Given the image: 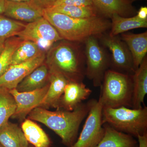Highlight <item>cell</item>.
Listing matches in <instances>:
<instances>
[{
	"label": "cell",
	"instance_id": "36",
	"mask_svg": "<svg viewBox=\"0 0 147 147\" xmlns=\"http://www.w3.org/2000/svg\"><path fill=\"white\" fill-rule=\"evenodd\" d=\"M0 147H4L3 146H2L1 144H0Z\"/></svg>",
	"mask_w": 147,
	"mask_h": 147
},
{
	"label": "cell",
	"instance_id": "18",
	"mask_svg": "<svg viewBox=\"0 0 147 147\" xmlns=\"http://www.w3.org/2000/svg\"><path fill=\"white\" fill-rule=\"evenodd\" d=\"M93 5L101 16L111 18L113 14L125 17L134 12L128 0H92Z\"/></svg>",
	"mask_w": 147,
	"mask_h": 147
},
{
	"label": "cell",
	"instance_id": "35",
	"mask_svg": "<svg viewBox=\"0 0 147 147\" xmlns=\"http://www.w3.org/2000/svg\"><path fill=\"white\" fill-rule=\"evenodd\" d=\"M28 147H34L32 145H30H30H29Z\"/></svg>",
	"mask_w": 147,
	"mask_h": 147
},
{
	"label": "cell",
	"instance_id": "29",
	"mask_svg": "<svg viewBox=\"0 0 147 147\" xmlns=\"http://www.w3.org/2000/svg\"><path fill=\"white\" fill-rule=\"evenodd\" d=\"M42 9H48L55 5L58 0H30Z\"/></svg>",
	"mask_w": 147,
	"mask_h": 147
},
{
	"label": "cell",
	"instance_id": "21",
	"mask_svg": "<svg viewBox=\"0 0 147 147\" xmlns=\"http://www.w3.org/2000/svg\"><path fill=\"white\" fill-rule=\"evenodd\" d=\"M21 129L28 143L34 147H50L51 140L44 130L34 122L26 119L22 123Z\"/></svg>",
	"mask_w": 147,
	"mask_h": 147
},
{
	"label": "cell",
	"instance_id": "15",
	"mask_svg": "<svg viewBox=\"0 0 147 147\" xmlns=\"http://www.w3.org/2000/svg\"><path fill=\"white\" fill-rule=\"evenodd\" d=\"M120 38L126 43L131 53L135 70L147 56V32L139 34L123 33Z\"/></svg>",
	"mask_w": 147,
	"mask_h": 147
},
{
	"label": "cell",
	"instance_id": "5",
	"mask_svg": "<svg viewBox=\"0 0 147 147\" xmlns=\"http://www.w3.org/2000/svg\"><path fill=\"white\" fill-rule=\"evenodd\" d=\"M103 124L107 123L118 131L137 138L147 133V107L135 109L121 106L103 108Z\"/></svg>",
	"mask_w": 147,
	"mask_h": 147
},
{
	"label": "cell",
	"instance_id": "26",
	"mask_svg": "<svg viewBox=\"0 0 147 147\" xmlns=\"http://www.w3.org/2000/svg\"><path fill=\"white\" fill-rule=\"evenodd\" d=\"M26 25L3 14L0 15V42L4 43L9 38L17 36Z\"/></svg>",
	"mask_w": 147,
	"mask_h": 147
},
{
	"label": "cell",
	"instance_id": "22",
	"mask_svg": "<svg viewBox=\"0 0 147 147\" xmlns=\"http://www.w3.org/2000/svg\"><path fill=\"white\" fill-rule=\"evenodd\" d=\"M110 18L111 28L109 34L112 36H119L130 30L147 27V20H141L136 15L127 17L114 14Z\"/></svg>",
	"mask_w": 147,
	"mask_h": 147
},
{
	"label": "cell",
	"instance_id": "12",
	"mask_svg": "<svg viewBox=\"0 0 147 147\" xmlns=\"http://www.w3.org/2000/svg\"><path fill=\"white\" fill-rule=\"evenodd\" d=\"M43 9L31 1H14L6 0L3 15L8 18L28 24L43 17Z\"/></svg>",
	"mask_w": 147,
	"mask_h": 147
},
{
	"label": "cell",
	"instance_id": "25",
	"mask_svg": "<svg viewBox=\"0 0 147 147\" xmlns=\"http://www.w3.org/2000/svg\"><path fill=\"white\" fill-rule=\"evenodd\" d=\"M16 103L9 90L0 87V127L12 117L16 109Z\"/></svg>",
	"mask_w": 147,
	"mask_h": 147
},
{
	"label": "cell",
	"instance_id": "3",
	"mask_svg": "<svg viewBox=\"0 0 147 147\" xmlns=\"http://www.w3.org/2000/svg\"><path fill=\"white\" fill-rule=\"evenodd\" d=\"M61 42L52 48L48 58V68L63 74L69 82H83L86 77L84 47L70 41Z\"/></svg>",
	"mask_w": 147,
	"mask_h": 147
},
{
	"label": "cell",
	"instance_id": "9",
	"mask_svg": "<svg viewBox=\"0 0 147 147\" xmlns=\"http://www.w3.org/2000/svg\"><path fill=\"white\" fill-rule=\"evenodd\" d=\"M17 36L22 40L35 42L44 52L55 42L63 40L55 28L43 17L26 24Z\"/></svg>",
	"mask_w": 147,
	"mask_h": 147
},
{
	"label": "cell",
	"instance_id": "19",
	"mask_svg": "<svg viewBox=\"0 0 147 147\" xmlns=\"http://www.w3.org/2000/svg\"><path fill=\"white\" fill-rule=\"evenodd\" d=\"M48 66L42 63L28 74L16 87L19 92L32 91L41 88L49 83Z\"/></svg>",
	"mask_w": 147,
	"mask_h": 147
},
{
	"label": "cell",
	"instance_id": "24",
	"mask_svg": "<svg viewBox=\"0 0 147 147\" xmlns=\"http://www.w3.org/2000/svg\"><path fill=\"white\" fill-rule=\"evenodd\" d=\"M48 9L74 18H88L101 16L94 5L76 6L57 5L53 6Z\"/></svg>",
	"mask_w": 147,
	"mask_h": 147
},
{
	"label": "cell",
	"instance_id": "34",
	"mask_svg": "<svg viewBox=\"0 0 147 147\" xmlns=\"http://www.w3.org/2000/svg\"><path fill=\"white\" fill-rule=\"evenodd\" d=\"M10 1H28L30 0H10Z\"/></svg>",
	"mask_w": 147,
	"mask_h": 147
},
{
	"label": "cell",
	"instance_id": "17",
	"mask_svg": "<svg viewBox=\"0 0 147 147\" xmlns=\"http://www.w3.org/2000/svg\"><path fill=\"white\" fill-rule=\"evenodd\" d=\"M104 136L96 147H139L138 140L129 134L116 130L104 123Z\"/></svg>",
	"mask_w": 147,
	"mask_h": 147
},
{
	"label": "cell",
	"instance_id": "1",
	"mask_svg": "<svg viewBox=\"0 0 147 147\" xmlns=\"http://www.w3.org/2000/svg\"><path fill=\"white\" fill-rule=\"evenodd\" d=\"M90 100L72 111H50L38 107L28 115L30 119L45 125L59 136L62 144L71 147L77 140L79 127L89 112Z\"/></svg>",
	"mask_w": 147,
	"mask_h": 147
},
{
	"label": "cell",
	"instance_id": "14",
	"mask_svg": "<svg viewBox=\"0 0 147 147\" xmlns=\"http://www.w3.org/2000/svg\"><path fill=\"white\" fill-rule=\"evenodd\" d=\"M49 87L47 93L39 107L58 108L66 85L69 82L63 74L49 69Z\"/></svg>",
	"mask_w": 147,
	"mask_h": 147
},
{
	"label": "cell",
	"instance_id": "16",
	"mask_svg": "<svg viewBox=\"0 0 147 147\" xmlns=\"http://www.w3.org/2000/svg\"><path fill=\"white\" fill-rule=\"evenodd\" d=\"M131 77L133 83L132 108L138 109L143 107L142 105L147 94V56Z\"/></svg>",
	"mask_w": 147,
	"mask_h": 147
},
{
	"label": "cell",
	"instance_id": "11",
	"mask_svg": "<svg viewBox=\"0 0 147 147\" xmlns=\"http://www.w3.org/2000/svg\"><path fill=\"white\" fill-rule=\"evenodd\" d=\"M45 53L22 63L10 65L0 77V87L10 90L16 87L36 68L43 63Z\"/></svg>",
	"mask_w": 147,
	"mask_h": 147
},
{
	"label": "cell",
	"instance_id": "6",
	"mask_svg": "<svg viewBox=\"0 0 147 147\" xmlns=\"http://www.w3.org/2000/svg\"><path fill=\"white\" fill-rule=\"evenodd\" d=\"M84 43L86 77L92 81L94 87H100L105 72L111 66L110 57L97 37H90Z\"/></svg>",
	"mask_w": 147,
	"mask_h": 147
},
{
	"label": "cell",
	"instance_id": "27",
	"mask_svg": "<svg viewBox=\"0 0 147 147\" xmlns=\"http://www.w3.org/2000/svg\"><path fill=\"white\" fill-rule=\"evenodd\" d=\"M23 40L18 36H15L7 40L5 42V48L0 55V77L10 66L12 54Z\"/></svg>",
	"mask_w": 147,
	"mask_h": 147
},
{
	"label": "cell",
	"instance_id": "33",
	"mask_svg": "<svg viewBox=\"0 0 147 147\" xmlns=\"http://www.w3.org/2000/svg\"><path fill=\"white\" fill-rule=\"evenodd\" d=\"M5 48V42H0V55L3 53Z\"/></svg>",
	"mask_w": 147,
	"mask_h": 147
},
{
	"label": "cell",
	"instance_id": "28",
	"mask_svg": "<svg viewBox=\"0 0 147 147\" xmlns=\"http://www.w3.org/2000/svg\"><path fill=\"white\" fill-rule=\"evenodd\" d=\"M73 5L76 6L94 5L92 0H58L54 5Z\"/></svg>",
	"mask_w": 147,
	"mask_h": 147
},
{
	"label": "cell",
	"instance_id": "4",
	"mask_svg": "<svg viewBox=\"0 0 147 147\" xmlns=\"http://www.w3.org/2000/svg\"><path fill=\"white\" fill-rule=\"evenodd\" d=\"M131 75L108 69L100 88V99L103 108L124 106L132 108L133 83Z\"/></svg>",
	"mask_w": 147,
	"mask_h": 147
},
{
	"label": "cell",
	"instance_id": "31",
	"mask_svg": "<svg viewBox=\"0 0 147 147\" xmlns=\"http://www.w3.org/2000/svg\"><path fill=\"white\" fill-rule=\"evenodd\" d=\"M137 139L139 143V147H147V133L138 136Z\"/></svg>",
	"mask_w": 147,
	"mask_h": 147
},
{
	"label": "cell",
	"instance_id": "20",
	"mask_svg": "<svg viewBox=\"0 0 147 147\" xmlns=\"http://www.w3.org/2000/svg\"><path fill=\"white\" fill-rule=\"evenodd\" d=\"M0 144L4 147H28L29 143L18 125L7 122L0 127Z\"/></svg>",
	"mask_w": 147,
	"mask_h": 147
},
{
	"label": "cell",
	"instance_id": "23",
	"mask_svg": "<svg viewBox=\"0 0 147 147\" xmlns=\"http://www.w3.org/2000/svg\"><path fill=\"white\" fill-rule=\"evenodd\" d=\"M44 53L45 52L35 42L23 40L12 54L10 65L25 62Z\"/></svg>",
	"mask_w": 147,
	"mask_h": 147
},
{
	"label": "cell",
	"instance_id": "10",
	"mask_svg": "<svg viewBox=\"0 0 147 147\" xmlns=\"http://www.w3.org/2000/svg\"><path fill=\"white\" fill-rule=\"evenodd\" d=\"M49 82L43 88L28 92H19L16 89L9 90L16 103V109L12 118L24 121L29 113L36 107H39L47 93Z\"/></svg>",
	"mask_w": 147,
	"mask_h": 147
},
{
	"label": "cell",
	"instance_id": "13",
	"mask_svg": "<svg viewBox=\"0 0 147 147\" xmlns=\"http://www.w3.org/2000/svg\"><path fill=\"white\" fill-rule=\"evenodd\" d=\"M92 92V90L83 82H69L66 85L58 108L72 111L86 100Z\"/></svg>",
	"mask_w": 147,
	"mask_h": 147
},
{
	"label": "cell",
	"instance_id": "7",
	"mask_svg": "<svg viewBox=\"0 0 147 147\" xmlns=\"http://www.w3.org/2000/svg\"><path fill=\"white\" fill-rule=\"evenodd\" d=\"M102 110L100 99L90 100L89 112L81 134L71 147H96L99 144L105 133Z\"/></svg>",
	"mask_w": 147,
	"mask_h": 147
},
{
	"label": "cell",
	"instance_id": "30",
	"mask_svg": "<svg viewBox=\"0 0 147 147\" xmlns=\"http://www.w3.org/2000/svg\"><path fill=\"white\" fill-rule=\"evenodd\" d=\"M136 16L141 20H147V7L142 6L139 9Z\"/></svg>",
	"mask_w": 147,
	"mask_h": 147
},
{
	"label": "cell",
	"instance_id": "8",
	"mask_svg": "<svg viewBox=\"0 0 147 147\" xmlns=\"http://www.w3.org/2000/svg\"><path fill=\"white\" fill-rule=\"evenodd\" d=\"M102 46L111 53V66L115 71L132 75L135 71L133 60L128 47L119 36H112L107 32L98 37Z\"/></svg>",
	"mask_w": 147,
	"mask_h": 147
},
{
	"label": "cell",
	"instance_id": "2",
	"mask_svg": "<svg viewBox=\"0 0 147 147\" xmlns=\"http://www.w3.org/2000/svg\"><path fill=\"white\" fill-rule=\"evenodd\" d=\"M43 17L57 30L63 40L84 42L91 36L98 37L111 28V21L102 16L74 18L49 9H44Z\"/></svg>",
	"mask_w": 147,
	"mask_h": 147
},
{
	"label": "cell",
	"instance_id": "32",
	"mask_svg": "<svg viewBox=\"0 0 147 147\" xmlns=\"http://www.w3.org/2000/svg\"><path fill=\"white\" fill-rule=\"evenodd\" d=\"M6 0H0V15L3 14L5 8Z\"/></svg>",
	"mask_w": 147,
	"mask_h": 147
}]
</instances>
